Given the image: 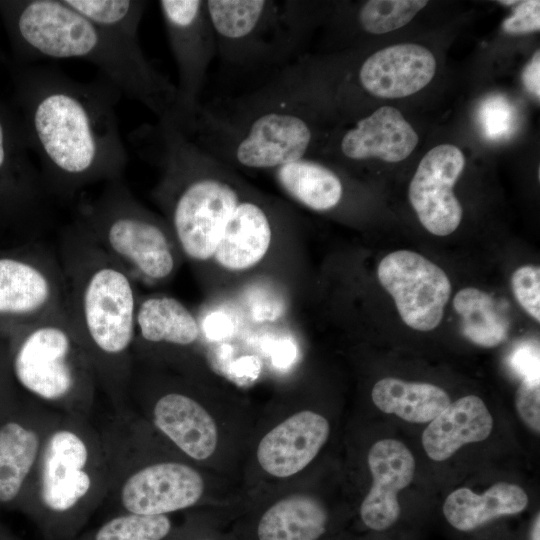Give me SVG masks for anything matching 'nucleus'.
Masks as SVG:
<instances>
[{
  "instance_id": "412c9836",
  "label": "nucleus",
  "mask_w": 540,
  "mask_h": 540,
  "mask_svg": "<svg viewBox=\"0 0 540 540\" xmlns=\"http://www.w3.org/2000/svg\"><path fill=\"white\" fill-rule=\"evenodd\" d=\"M272 240V219L263 203L243 197L230 217L214 252L217 263L230 271L256 265Z\"/></svg>"
},
{
  "instance_id": "c756f323",
  "label": "nucleus",
  "mask_w": 540,
  "mask_h": 540,
  "mask_svg": "<svg viewBox=\"0 0 540 540\" xmlns=\"http://www.w3.org/2000/svg\"><path fill=\"white\" fill-rule=\"evenodd\" d=\"M172 530L168 515L116 513L87 540H164Z\"/></svg>"
},
{
  "instance_id": "20e7f679",
  "label": "nucleus",
  "mask_w": 540,
  "mask_h": 540,
  "mask_svg": "<svg viewBox=\"0 0 540 540\" xmlns=\"http://www.w3.org/2000/svg\"><path fill=\"white\" fill-rule=\"evenodd\" d=\"M109 466L92 418L62 413L51 429L20 509L51 537L72 536L105 502Z\"/></svg>"
},
{
  "instance_id": "4c0bfd02",
  "label": "nucleus",
  "mask_w": 540,
  "mask_h": 540,
  "mask_svg": "<svg viewBox=\"0 0 540 540\" xmlns=\"http://www.w3.org/2000/svg\"><path fill=\"white\" fill-rule=\"evenodd\" d=\"M522 81L529 93L540 97V52L536 50L522 73Z\"/></svg>"
},
{
  "instance_id": "aec40b11",
  "label": "nucleus",
  "mask_w": 540,
  "mask_h": 540,
  "mask_svg": "<svg viewBox=\"0 0 540 540\" xmlns=\"http://www.w3.org/2000/svg\"><path fill=\"white\" fill-rule=\"evenodd\" d=\"M418 140L417 132L398 109L382 106L341 134L338 151L351 161L380 159L395 163L410 156Z\"/></svg>"
},
{
  "instance_id": "58836bf2",
  "label": "nucleus",
  "mask_w": 540,
  "mask_h": 540,
  "mask_svg": "<svg viewBox=\"0 0 540 540\" xmlns=\"http://www.w3.org/2000/svg\"><path fill=\"white\" fill-rule=\"evenodd\" d=\"M531 540H540V517H539V514L535 518L533 526H532Z\"/></svg>"
},
{
  "instance_id": "0eeeda50",
  "label": "nucleus",
  "mask_w": 540,
  "mask_h": 540,
  "mask_svg": "<svg viewBox=\"0 0 540 540\" xmlns=\"http://www.w3.org/2000/svg\"><path fill=\"white\" fill-rule=\"evenodd\" d=\"M98 427L109 466V489L104 503H111L115 514L169 515L201 500L205 481L196 468L175 459L145 458L129 407L112 410Z\"/></svg>"
},
{
  "instance_id": "e433bc0d",
  "label": "nucleus",
  "mask_w": 540,
  "mask_h": 540,
  "mask_svg": "<svg viewBox=\"0 0 540 540\" xmlns=\"http://www.w3.org/2000/svg\"><path fill=\"white\" fill-rule=\"evenodd\" d=\"M511 365L522 381L539 383V350L535 346L518 347L511 356Z\"/></svg>"
},
{
  "instance_id": "f03ea898",
  "label": "nucleus",
  "mask_w": 540,
  "mask_h": 540,
  "mask_svg": "<svg viewBox=\"0 0 540 540\" xmlns=\"http://www.w3.org/2000/svg\"><path fill=\"white\" fill-rule=\"evenodd\" d=\"M65 312L113 411L129 407L139 298L130 273L75 220L61 229Z\"/></svg>"
},
{
  "instance_id": "ea45409f",
  "label": "nucleus",
  "mask_w": 540,
  "mask_h": 540,
  "mask_svg": "<svg viewBox=\"0 0 540 540\" xmlns=\"http://www.w3.org/2000/svg\"><path fill=\"white\" fill-rule=\"evenodd\" d=\"M497 2L503 5H512L514 3H517L518 1H497Z\"/></svg>"
},
{
  "instance_id": "1a4fd4ad",
  "label": "nucleus",
  "mask_w": 540,
  "mask_h": 540,
  "mask_svg": "<svg viewBox=\"0 0 540 540\" xmlns=\"http://www.w3.org/2000/svg\"><path fill=\"white\" fill-rule=\"evenodd\" d=\"M217 54L231 66L296 60L306 25V4L300 1L205 0Z\"/></svg>"
},
{
  "instance_id": "423d86ee",
  "label": "nucleus",
  "mask_w": 540,
  "mask_h": 540,
  "mask_svg": "<svg viewBox=\"0 0 540 540\" xmlns=\"http://www.w3.org/2000/svg\"><path fill=\"white\" fill-rule=\"evenodd\" d=\"M8 345L24 395L57 412L92 418L98 383L65 309L14 332Z\"/></svg>"
},
{
  "instance_id": "f3484780",
  "label": "nucleus",
  "mask_w": 540,
  "mask_h": 540,
  "mask_svg": "<svg viewBox=\"0 0 540 540\" xmlns=\"http://www.w3.org/2000/svg\"><path fill=\"white\" fill-rule=\"evenodd\" d=\"M435 72L436 59L429 49L415 43H402L368 56L357 71V80L372 96L396 99L423 89Z\"/></svg>"
},
{
  "instance_id": "6ab92c4d",
  "label": "nucleus",
  "mask_w": 540,
  "mask_h": 540,
  "mask_svg": "<svg viewBox=\"0 0 540 540\" xmlns=\"http://www.w3.org/2000/svg\"><path fill=\"white\" fill-rule=\"evenodd\" d=\"M368 466L373 485L361 504L360 515L368 528L383 531L400 516L397 495L412 481L415 460L402 442L382 439L369 450Z\"/></svg>"
},
{
  "instance_id": "2f4dec72",
  "label": "nucleus",
  "mask_w": 540,
  "mask_h": 540,
  "mask_svg": "<svg viewBox=\"0 0 540 540\" xmlns=\"http://www.w3.org/2000/svg\"><path fill=\"white\" fill-rule=\"evenodd\" d=\"M513 294L520 306L537 322L540 321V268L524 265L511 277Z\"/></svg>"
},
{
  "instance_id": "f257e3e1",
  "label": "nucleus",
  "mask_w": 540,
  "mask_h": 540,
  "mask_svg": "<svg viewBox=\"0 0 540 540\" xmlns=\"http://www.w3.org/2000/svg\"><path fill=\"white\" fill-rule=\"evenodd\" d=\"M12 80V105L53 200L76 202L88 187L123 178L128 155L112 85L41 64H17Z\"/></svg>"
},
{
  "instance_id": "f704fd0d",
  "label": "nucleus",
  "mask_w": 540,
  "mask_h": 540,
  "mask_svg": "<svg viewBox=\"0 0 540 540\" xmlns=\"http://www.w3.org/2000/svg\"><path fill=\"white\" fill-rule=\"evenodd\" d=\"M516 409L524 423L534 432L540 431V383L522 381L516 396Z\"/></svg>"
},
{
  "instance_id": "5701e85b",
  "label": "nucleus",
  "mask_w": 540,
  "mask_h": 540,
  "mask_svg": "<svg viewBox=\"0 0 540 540\" xmlns=\"http://www.w3.org/2000/svg\"><path fill=\"white\" fill-rule=\"evenodd\" d=\"M199 335L197 319L178 299L166 295L139 299L133 352L148 346L187 348Z\"/></svg>"
},
{
  "instance_id": "bb28decb",
  "label": "nucleus",
  "mask_w": 540,
  "mask_h": 540,
  "mask_svg": "<svg viewBox=\"0 0 540 540\" xmlns=\"http://www.w3.org/2000/svg\"><path fill=\"white\" fill-rule=\"evenodd\" d=\"M371 396L378 409L411 423L431 422L450 404L448 394L436 385L391 377L376 382Z\"/></svg>"
},
{
  "instance_id": "72a5a7b5",
  "label": "nucleus",
  "mask_w": 540,
  "mask_h": 540,
  "mask_svg": "<svg viewBox=\"0 0 540 540\" xmlns=\"http://www.w3.org/2000/svg\"><path fill=\"white\" fill-rule=\"evenodd\" d=\"M508 34H526L540 30V1H521L502 23Z\"/></svg>"
},
{
  "instance_id": "c85d7f7f",
  "label": "nucleus",
  "mask_w": 540,
  "mask_h": 540,
  "mask_svg": "<svg viewBox=\"0 0 540 540\" xmlns=\"http://www.w3.org/2000/svg\"><path fill=\"white\" fill-rule=\"evenodd\" d=\"M73 9L97 25L118 35L137 37L148 6L139 0H65Z\"/></svg>"
},
{
  "instance_id": "b1692460",
  "label": "nucleus",
  "mask_w": 540,
  "mask_h": 540,
  "mask_svg": "<svg viewBox=\"0 0 540 540\" xmlns=\"http://www.w3.org/2000/svg\"><path fill=\"white\" fill-rule=\"evenodd\" d=\"M528 504L525 491L518 485L499 482L482 494L463 487L445 499L443 513L457 530L471 531L505 515L522 512Z\"/></svg>"
},
{
  "instance_id": "473e14b6",
  "label": "nucleus",
  "mask_w": 540,
  "mask_h": 540,
  "mask_svg": "<svg viewBox=\"0 0 540 540\" xmlns=\"http://www.w3.org/2000/svg\"><path fill=\"white\" fill-rule=\"evenodd\" d=\"M22 397L11 370L8 338L0 336V421L19 405Z\"/></svg>"
},
{
  "instance_id": "dca6fc26",
  "label": "nucleus",
  "mask_w": 540,
  "mask_h": 540,
  "mask_svg": "<svg viewBox=\"0 0 540 540\" xmlns=\"http://www.w3.org/2000/svg\"><path fill=\"white\" fill-rule=\"evenodd\" d=\"M147 423L176 450L194 461H205L216 450L218 430L212 415L190 395L177 390L157 394Z\"/></svg>"
},
{
  "instance_id": "9b49d317",
  "label": "nucleus",
  "mask_w": 540,
  "mask_h": 540,
  "mask_svg": "<svg viewBox=\"0 0 540 540\" xmlns=\"http://www.w3.org/2000/svg\"><path fill=\"white\" fill-rule=\"evenodd\" d=\"M65 295L58 254L43 239L0 248V336L63 311Z\"/></svg>"
},
{
  "instance_id": "4468645a",
  "label": "nucleus",
  "mask_w": 540,
  "mask_h": 540,
  "mask_svg": "<svg viewBox=\"0 0 540 540\" xmlns=\"http://www.w3.org/2000/svg\"><path fill=\"white\" fill-rule=\"evenodd\" d=\"M61 414L23 394L19 405L0 421V505L20 508Z\"/></svg>"
},
{
  "instance_id": "a19ab883",
  "label": "nucleus",
  "mask_w": 540,
  "mask_h": 540,
  "mask_svg": "<svg viewBox=\"0 0 540 540\" xmlns=\"http://www.w3.org/2000/svg\"><path fill=\"white\" fill-rule=\"evenodd\" d=\"M208 540V539H207Z\"/></svg>"
},
{
  "instance_id": "393cba45",
  "label": "nucleus",
  "mask_w": 540,
  "mask_h": 540,
  "mask_svg": "<svg viewBox=\"0 0 540 540\" xmlns=\"http://www.w3.org/2000/svg\"><path fill=\"white\" fill-rule=\"evenodd\" d=\"M272 172L288 196L311 210H332L343 198L344 186L337 173L312 157L282 165Z\"/></svg>"
},
{
  "instance_id": "cd10ccee",
  "label": "nucleus",
  "mask_w": 540,
  "mask_h": 540,
  "mask_svg": "<svg viewBox=\"0 0 540 540\" xmlns=\"http://www.w3.org/2000/svg\"><path fill=\"white\" fill-rule=\"evenodd\" d=\"M453 307L460 317L462 334L472 343L495 347L507 339L509 325L486 292L474 287L463 288L456 293Z\"/></svg>"
},
{
  "instance_id": "f8f14e48",
  "label": "nucleus",
  "mask_w": 540,
  "mask_h": 540,
  "mask_svg": "<svg viewBox=\"0 0 540 540\" xmlns=\"http://www.w3.org/2000/svg\"><path fill=\"white\" fill-rule=\"evenodd\" d=\"M158 6L178 72L173 116L183 118L201 105L207 72L217 54L215 35L205 0H161Z\"/></svg>"
},
{
  "instance_id": "ddd939ff",
  "label": "nucleus",
  "mask_w": 540,
  "mask_h": 540,
  "mask_svg": "<svg viewBox=\"0 0 540 540\" xmlns=\"http://www.w3.org/2000/svg\"><path fill=\"white\" fill-rule=\"evenodd\" d=\"M377 274L406 325L431 331L440 324L451 283L439 266L419 253L398 250L381 260Z\"/></svg>"
},
{
  "instance_id": "6e6552de",
  "label": "nucleus",
  "mask_w": 540,
  "mask_h": 540,
  "mask_svg": "<svg viewBox=\"0 0 540 540\" xmlns=\"http://www.w3.org/2000/svg\"><path fill=\"white\" fill-rule=\"evenodd\" d=\"M73 220L132 277L163 281L174 273L170 227L136 200L123 178L104 184L94 197L80 196Z\"/></svg>"
},
{
  "instance_id": "7ed1b4c3",
  "label": "nucleus",
  "mask_w": 540,
  "mask_h": 540,
  "mask_svg": "<svg viewBox=\"0 0 540 540\" xmlns=\"http://www.w3.org/2000/svg\"><path fill=\"white\" fill-rule=\"evenodd\" d=\"M0 15L20 64L85 61L120 95L142 104L157 120L175 113L176 85L146 58L139 36L111 32L65 0L0 1Z\"/></svg>"
},
{
  "instance_id": "a878e982",
  "label": "nucleus",
  "mask_w": 540,
  "mask_h": 540,
  "mask_svg": "<svg viewBox=\"0 0 540 540\" xmlns=\"http://www.w3.org/2000/svg\"><path fill=\"white\" fill-rule=\"evenodd\" d=\"M328 514L323 504L307 494H292L268 508L257 528L259 540H318Z\"/></svg>"
},
{
  "instance_id": "9d476101",
  "label": "nucleus",
  "mask_w": 540,
  "mask_h": 540,
  "mask_svg": "<svg viewBox=\"0 0 540 540\" xmlns=\"http://www.w3.org/2000/svg\"><path fill=\"white\" fill-rule=\"evenodd\" d=\"M53 201L16 110L0 97V248L41 240Z\"/></svg>"
},
{
  "instance_id": "39448f33",
  "label": "nucleus",
  "mask_w": 540,
  "mask_h": 540,
  "mask_svg": "<svg viewBox=\"0 0 540 540\" xmlns=\"http://www.w3.org/2000/svg\"><path fill=\"white\" fill-rule=\"evenodd\" d=\"M203 151L231 167L270 170L312 157L315 116L293 106L244 95L220 108L202 104L172 118Z\"/></svg>"
},
{
  "instance_id": "7c9ffc66",
  "label": "nucleus",
  "mask_w": 540,
  "mask_h": 540,
  "mask_svg": "<svg viewBox=\"0 0 540 540\" xmlns=\"http://www.w3.org/2000/svg\"><path fill=\"white\" fill-rule=\"evenodd\" d=\"M427 3L425 0H369L358 10V23L367 33L385 34L408 24Z\"/></svg>"
},
{
  "instance_id": "4be33fe9",
  "label": "nucleus",
  "mask_w": 540,
  "mask_h": 540,
  "mask_svg": "<svg viewBox=\"0 0 540 540\" xmlns=\"http://www.w3.org/2000/svg\"><path fill=\"white\" fill-rule=\"evenodd\" d=\"M493 428V418L485 403L475 395H468L450 403L422 435L427 455L444 461L468 443L485 440Z\"/></svg>"
},
{
  "instance_id": "2eb2a0df",
  "label": "nucleus",
  "mask_w": 540,
  "mask_h": 540,
  "mask_svg": "<svg viewBox=\"0 0 540 540\" xmlns=\"http://www.w3.org/2000/svg\"><path fill=\"white\" fill-rule=\"evenodd\" d=\"M464 167L457 146L437 145L422 157L410 181L409 201L423 227L436 236L450 235L461 223L463 209L453 187Z\"/></svg>"
},
{
  "instance_id": "a211bd4d",
  "label": "nucleus",
  "mask_w": 540,
  "mask_h": 540,
  "mask_svg": "<svg viewBox=\"0 0 540 540\" xmlns=\"http://www.w3.org/2000/svg\"><path fill=\"white\" fill-rule=\"evenodd\" d=\"M329 433L330 425L321 414L297 412L264 435L257 448L258 463L271 476H293L312 462Z\"/></svg>"
},
{
  "instance_id": "c9c22d12",
  "label": "nucleus",
  "mask_w": 540,
  "mask_h": 540,
  "mask_svg": "<svg viewBox=\"0 0 540 540\" xmlns=\"http://www.w3.org/2000/svg\"><path fill=\"white\" fill-rule=\"evenodd\" d=\"M484 127L487 135L500 136L510 127L511 109L500 99H490L483 107Z\"/></svg>"
}]
</instances>
